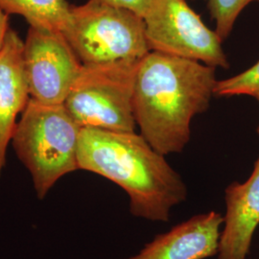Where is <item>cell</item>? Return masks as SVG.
<instances>
[{
	"label": "cell",
	"instance_id": "1",
	"mask_svg": "<svg viewBox=\"0 0 259 259\" xmlns=\"http://www.w3.org/2000/svg\"><path fill=\"white\" fill-rule=\"evenodd\" d=\"M216 83L215 67L150 51L139 63L133 100L140 135L163 156L181 153L191 120L208 108Z\"/></svg>",
	"mask_w": 259,
	"mask_h": 259
},
{
	"label": "cell",
	"instance_id": "6",
	"mask_svg": "<svg viewBox=\"0 0 259 259\" xmlns=\"http://www.w3.org/2000/svg\"><path fill=\"white\" fill-rule=\"evenodd\" d=\"M150 51L228 68L222 38L210 30L186 0H155L143 17Z\"/></svg>",
	"mask_w": 259,
	"mask_h": 259
},
{
	"label": "cell",
	"instance_id": "7",
	"mask_svg": "<svg viewBox=\"0 0 259 259\" xmlns=\"http://www.w3.org/2000/svg\"><path fill=\"white\" fill-rule=\"evenodd\" d=\"M23 65L31 98L64 104L83 64L64 33L30 26L23 41Z\"/></svg>",
	"mask_w": 259,
	"mask_h": 259
},
{
	"label": "cell",
	"instance_id": "3",
	"mask_svg": "<svg viewBox=\"0 0 259 259\" xmlns=\"http://www.w3.org/2000/svg\"><path fill=\"white\" fill-rule=\"evenodd\" d=\"M81 129L65 104H47L30 97L11 142L32 177L38 199H44L61 178L79 170Z\"/></svg>",
	"mask_w": 259,
	"mask_h": 259
},
{
	"label": "cell",
	"instance_id": "16",
	"mask_svg": "<svg viewBox=\"0 0 259 259\" xmlns=\"http://www.w3.org/2000/svg\"><path fill=\"white\" fill-rule=\"evenodd\" d=\"M255 98H256V99H257V100H258V102H259V93H258V94H257V95H256V96H255ZM258 134H259V128H258Z\"/></svg>",
	"mask_w": 259,
	"mask_h": 259
},
{
	"label": "cell",
	"instance_id": "13",
	"mask_svg": "<svg viewBox=\"0 0 259 259\" xmlns=\"http://www.w3.org/2000/svg\"><path fill=\"white\" fill-rule=\"evenodd\" d=\"M259 93V61L248 70L232 78L217 81L214 94L217 96L250 95L255 97Z\"/></svg>",
	"mask_w": 259,
	"mask_h": 259
},
{
	"label": "cell",
	"instance_id": "9",
	"mask_svg": "<svg viewBox=\"0 0 259 259\" xmlns=\"http://www.w3.org/2000/svg\"><path fill=\"white\" fill-rule=\"evenodd\" d=\"M225 202L218 259H247L259 225V157L246 182H235L226 188Z\"/></svg>",
	"mask_w": 259,
	"mask_h": 259
},
{
	"label": "cell",
	"instance_id": "8",
	"mask_svg": "<svg viewBox=\"0 0 259 259\" xmlns=\"http://www.w3.org/2000/svg\"><path fill=\"white\" fill-rule=\"evenodd\" d=\"M224 216L200 213L157 235L139 253L126 259H207L218 254Z\"/></svg>",
	"mask_w": 259,
	"mask_h": 259
},
{
	"label": "cell",
	"instance_id": "4",
	"mask_svg": "<svg viewBox=\"0 0 259 259\" xmlns=\"http://www.w3.org/2000/svg\"><path fill=\"white\" fill-rule=\"evenodd\" d=\"M141 60L82 65L64 103L81 128L135 132L133 100Z\"/></svg>",
	"mask_w": 259,
	"mask_h": 259
},
{
	"label": "cell",
	"instance_id": "5",
	"mask_svg": "<svg viewBox=\"0 0 259 259\" xmlns=\"http://www.w3.org/2000/svg\"><path fill=\"white\" fill-rule=\"evenodd\" d=\"M70 11L64 35L83 65L141 60L150 52L138 14L99 0L71 5Z\"/></svg>",
	"mask_w": 259,
	"mask_h": 259
},
{
	"label": "cell",
	"instance_id": "2",
	"mask_svg": "<svg viewBox=\"0 0 259 259\" xmlns=\"http://www.w3.org/2000/svg\"><path fill=\"white\" fill-rule=\"evenodd\" d=\"M78 166L119 185L128 194L132 215L166 223L187 198L182 177L163 155L135 132L82 128Z\"/></svg>",
	"mask_w": 259,
	"mask_h": 259
},
{
	"label": "cell",
	"instance_id": "10",
	"mask_svg": "<svg viewBox=\"0 0 259 259\" xmlns=\"http://www.w3.org/2000/svg\"><path fill=\"white\" fill-rule=\"evenodd\" d=\"M30 99L23 65V41L10 29L0 51V176L6 164L7 149L17 126V118Z\"/></svg>",
	"mask_w": 259,
	"mask_h": 259
},
{
	"label": "cell",
	"instance_id": "15",
	"mask_svg": "<svg viewBox=\"0 0 259 259\" xmlns=\"http://www.w3.org/2000/svg\"><path fill=\"white\" fill-rule=\"evenodd\" d=\"M9 15L6 14L3 10L0 8V51L4 47L6 37L10 31Z\"/></svg>",
	"mask_w": 259,
	"mask_h": 259
},
{
	"label": "cell",
	"instance_id": "14",
	"mask_svg": "<svg viewBox=\"0 0 259 259\" xmlns=\"http://www.w3.org/2000/svg\"><path fill=\"white\" fill-rule=\"evenodd\" d=\"M111 6L130 10L140 17H144L155 0H99Z\"/></svg>",
	"mask_w": 259,
	"mask_h": 259
},
{
	"label": "cell",
	"instance_id": "12",
	"mask_svg": "<svg viewBox=\"0 0 259 259\" xmlns=\"http://www.w3.org/2000/svg\"><path fill=\"white\" fill-rule=\"evenodd\" d=\"M215 21L216 33L224 40L232 33L241 12L251 2L259 0H205Z\"/></svg>",
	"mask_w": 259,
	"mask_h": 259
},
{
	"label": "cell",
	"instance_id": "11",
	"mask_svg": "<svg viewBox=\"0 0 259 259\" xmlns=\"http://www.w3.org/2000/svg\"><path fill=\"white\" fill-rule=\"evenodd\" d=\"M0 8L9 16H21L31 27L62 33L71 18L66 0H0Z\"/></svg>",
	"mask_w": 259,
	"mask_h": 259
}]
</instances>
